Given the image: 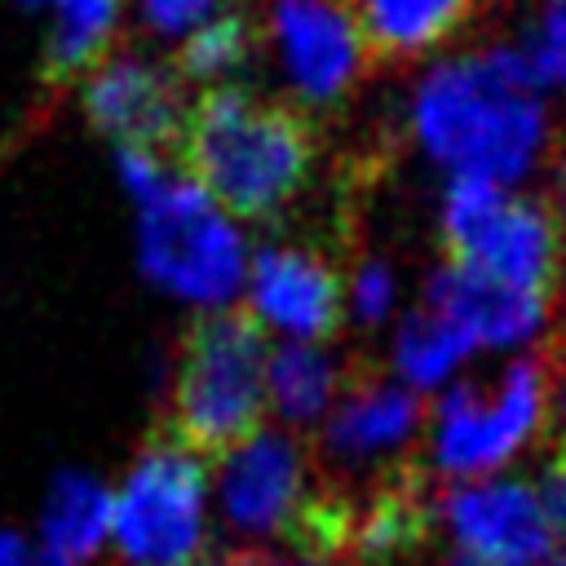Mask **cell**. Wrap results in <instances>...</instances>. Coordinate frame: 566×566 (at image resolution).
Instances as JSON below:
<instances>
[{"label":"cell","instance_id":"ac0fdd59","mask_svg":"<svg viewBox=\"0 0 566 566\" xmlns=\"http://www.w3.org/2000/svg\"><path fill=\"white\" fill-rule=\"evenodd\" d=\"M340 376L318 345H283L270 354V407L292 429H310L318 416L332 411Z\"/></svg>","mask_w":566,"mask_h":566},{"label":"cell","instance_id":"484cf974","mask_svg":"<svg viewBox=\"0 0 566 566\" xmlns=\"http://www.w3.org/2000/svg\"><path fill=\"white\" fill-rule=\"evenodd\" d=\"M35 557L27 553V544L13 531H0V566H31Z\"/></svg>","mask_w":566,"mask_h":566},{"label":"cell","instance_id":"9c48e42d","mask_svg":"<svg viewBox=\"0 0 566 566\" xmlns=\"http://www.w3.org/2000/svg\"><path fill=\"white\" fill-rule=\"evenodd\" d=\"M442 522L460 553L478 566H544L557 539L535 486L509 478L447 491Z\"/></svg>","mask_w":566,"mask_h":566},{"label":"cell","instance_id":"4fadbf2b","mask_svg":"<svg viewBox=\"0 0 566 566\" xmlns=\"http://www.w3.org/2000/svg\"><path fill=\"white\" fill-rule=\"evenodd\" d=\"M424 305L438 310L442 318H451L455 327H464L473 345H495V349L531 340L544 323V296L500 287L455 261L429 279Z\"/></svg>","mask_w":566,"mask_h":566},{"label":"cell","instance_id":"cb8c5ba5","mask_svg":"<svg viewBox=\"0 0 566 566\" xmlns=\"http://www.w3.org/2000/svg\"><path fill=\"white\" fill-rule=\"evenodd\" d=\"M221 0H137L142 22L155 35H181V31H199L203 22H212Z\"/></svg>","mask_w":566,"mask_h":566},{"label":"cell","instance_id":"7a4b0ae2","mask_svg":"<svg viewBox=\"0 0 566 566\" xmlns=\"http://www.w3.org/2000/svg\"><path fill=\"white\" fill-rule=\"evenodd\" d=\"M177 164L230 217L270 221L314 177V128L301 111L248 88H208L186 115Z\"/></svg>","mask_w":566,"mask_h":566},{"label":"cell","instance_id":"30bf717a","mask_svg":"<svg viewBox=\"0 0 566 566\" xmlns=\"http://www.w3.org/2000/svg\"><path fill=\"white\" fill-rule=\"evenodd\" d=\"M88 119L119 142V150H164L181 142L190 106H181V75L146 57H106L84 84Z\"/></svg>","mask_w":566,"mask_h":566},{"label":"cell","instance_id":"5b68a950","mask_svg":"<svg viewBox=\"0 0 566 566\" xmlns=\"http://www.w3.org/2000/svg\"><path fill=\"white\" fill-rule=\"evenodd\" d=\"M142 265L159 287L195 305L230 301L248 274L239 230L190 177H168L142 199Z\"/></svg>","mask_w":566,"mask_h":566},{"label":"cell","instance_id":"2e32d148","mask_svg":"<svg viewBox=\"0 0 566 566\" xmlns=\"http://www.w3.org/2000/svg\"><path fill=\"white\" fill-rule=\"evenodd\" d=\"M371 62H407L447 44L473 13V0H354Z\"/></svg>","mask_w":566,"mask_h":566},{"label":"cell","instance_id":"277c9868","mask_svg":"<svg viewBox=\"0 0 566 566\" xmlns=\"http://www.w3.org/2000/svg\"><path fill=\"white\" fill-rule=\"evenodd\" d=\"M442 234L451 261L526 296H544L557 279L562 234L544 203L509 199L482 177H451L442 195Z\"/></svg>","mask_w":566,"mask_h":566},{"label":"cell","instance_id":"ffe728a7","mask_svg":"<svg viewBox=\"0 0 566 566\" xmlns=\"http://www.w3.org/2000/svg\"><path fill=\"white\" fill-rule=\"evenodd\" d=\"M252 53H256V27L248 22V13H221L186 35V44L177 53V75L181 80H221V75L243 71L252 62Z\"/></svg>","mask_w":566,"mask_h":566},{"label":"cell","instance_id":"f1b7e54d","mask_svg":"<svg viewBox=\"0 0 566 566\" xmlns=\"http://www.w3.org/2000/svg\"><path fill=\"white\" fill-rule=\"evenodd\" d=\"M31 566H71V562H62V557H53V553H44V557H35Z\"/></svg>","mask_w":566,"mask_h":566},{"label":"cell","instance_id":"603a6c76","mask_svg":"<svg viewBox=\"0 0 566 566\" xmlns=\"http://www.w3.org/2000/svg\"><path fill=\"white\" fill-rule=\"evenodd\" d=\"M394 296H398V283H394V270L385 261H363L354 270L349 301H354V314L363 323H380L394 310Z\"/></svg>","mask_w":566,"mask_h":566},{"label":"cell","instance_id":"d4e9b609","mask_svg":"<svg viewBox=\"0 0 566 566\" xmlns=\"http://www.w3.org/2000/svg\"><path fill=\"white\" fill-rule=\"evenodd\" d=\"M535 495H539V504H544L553 531L566 535V447H557V451L544 460L539 482H535Z\"/></svg>","mask_w":566,"mask_h":566},{"label":"cell","instance_id":"83f0119b","mask_svg":"<svg viewBox=\"0 0 566 566\" xmlns=\"http://www.w3.org/2000/svg\"><path fill=\"white\" fill-rule=\"evenodd\" d=\"M553 402H557V416L566 420V371L553 380Z\"/></svg>","mask_w":566,"mask_h":566},{"label":"cell","instance_id":"8fae6325","mask_svg":"<svg viewBox=\"0 0 566 566\" xmlns=\"http://www.w3.org/2000/svg\"><path fill=\"white\" fill-rule=\"evenodd\" d=\"M221 513L243 535H287L301 504L310 500L305 455L287 433L261 429L230 455L217 473Z\"/></svg>","mask_w":566,"mask_h":566},{"label":"cell","instance_id":"9a60e30c","mask_svg":"<svg viewBox=\"0 0 566 566\" xmlns=\"http://www.w3.org/2000/svg\"><path fill=\"white\" fill-rule=\"evenodd\" d=\"M429 526H433V509H429L424 482L407 469L389 473L367 500V509L358 513L354 557L363 566H398L424 548Z\"/></svg>","mask_w":566,"mask_h":566},{"label":"cell","instance_id":"6da1fadb","mask_svg":"<svg viewBox=\"0 0 566 566\" xmlns=\"http://www.w3.org/2000/svg\"><path fill=\"white\" fill-rule=\"evenodd\" d=\"M411 133L455 177L509 186L548 142L539 84L513 44L433 66L411 97Z\"/></svg>","mask_w":566,"mask_h":566},{"label":"cell","instance_id":"d6986e66","mask_svg":"<svg viewBox=\"0 0 566 566\" xmlns=\"http://www.w3.org/2000/svg\"><path fill=\"white\" fill-rule=\"evenodd\" d=\"M478 345L469 340L464 327H455L451 318H442L438 310L420 305L416 314L402 318L398 336H394V363L407 376V385L416 389H433L442 385Z\"/></svg>","mask_w":566,"mask_h":566},{"label":"cell","instance_id":"44dd1931","mask_svg":"<svg viewBox=\"0 0 566 566\" xmlns=\"http://www.w3.org/2000/svg\"><path fill=\"white\" fill-rule=\"evenodd\" d=\"M119 0H62L57 4V31L49 44V75H75L93 62H102V49L115 31Z\"/></svg>","mask_w":566,"mask_h":566},{"label":"cell","instance_id":"4316f807","mask_svg":"<svg viewBox=\"0 0 566 566\" xmlns=\"http://www.w3.org/2000/svg\"><path fill=\"white\" fill-rule=\"evenodd\" d=\"M190 566H261V557H252V553H203Z\"/></svg>","mask_w":566,"mask_h":566},{"label":"cell","instance_id":"4dcf8cb0","mask_svg":"<svg viewBox=\"0 0 566 566\" xmlns=\"http://www.w3.org/2000/svg\"><path fill=\"white\" fill-rule=\"evenodd\" d=\"M544 566H566V557H548V562H544Z\"/></svg>","mask_w":566,"mask_h":566},{"label":"cell","instance_id":"1f68e13d","mask_svg":"<svg viewBox=\"0 0 566 566\" xmlns=\"http://www.w3.org/2000/svg\"><path fill=\"white\" fill-rule=\"evenodd\" d=\"M53 4H62V0H53Z\"/></svg>","mask_w":566,"mask_h":566},{"label":"cell","instance_id":"52a82bcc","mask_svg":"<svg viewBox=\"0 0 566 566\" xmlns=\"http://www.w3.org/2000/svg\"><path fill=\"white\" fill-rule=\"evenodd\" d=\"M548 398V367L539 358H517L504 376L482 385H455L442 394L433 416V464L455 478H478L513 460L539 429Z\"/></svg>","mask_w":566,"mask_h":566},{"label":"cell","instance_id":"7402d4cb","mask_svg":"<svg viewBox=\"0 0 566 566\" xmlns=\"http://www.w3.org/2000/svg\"><path fill=\"white\" fill-rule=\"evenodd\" d=\"M531 66L535 84H566V0H539L522 40L513 44Z\"/></svg>","mask_w":566,"mask_h":566},{"label":"cell","instance_id":"8992f818","mask_svg":"<svg viewBox=\"0 0 566 566\" xmlns=\"http://www.w3.org/2000/svg\"><path fill=\"white\" fill-rule=\"evenodd\" d=\"M203 460L172 438L150 442L115 495V544L128 566H190L203 557Z\"/></svg>","mask_w":566,"mask_h":566},{"label":"cell","instance_id":"ba28073f","mask_svg":"<svg viewBox=\"0 0 566 566\" xmlns=\"http://www.w3.org/2000/svg\"><path fill=\"white\" fill-rule=\"evenodd\" d=\"M270 35L292 88L310 106H336L371 57L354 0H279L270 13Z\"/></svg>","mask_w":566,"mask_h":566},{"label":"cell","instance_id":"3957f363","mask_svg":"<svg viewBox=\"0 0 566 566\" xmlns=\"http://www.w3.org/2000/svg\"><path fill=\"white\" fill-rule=\"evenodd\" d=\"M270 407V345L256 314L217 310L186 327L168 438L186 451L230 455L261 433Z\"/></svg>","mask_w":566,"mask_h":566},{"label":"cell","instance_id":"e0dca14e","mask_svg":"<svg viewBox=\"0 0 566 566\" xmlns=\"http://www.w3.org/2000/svg\"><path fill=\"white\" fill-rule=\"evenodd\" d=\"M40 531H44V553L62 562H80L97 553V544L115 531V495L84 473H62L49 491Z\"/></svg>","mask_w":566,"mask_h":566},{"label":"cell","instance_id":"7c38bea8","mask_svg":"<svg viewBox=\"0 0 566 566\" xmlns=\"http://www.w3.org/2000/svg\"><path fill=\"white\" fill-rule=\"evenodd\" d=\"M252 314L301 345L327 340L340 327V279L314 248H261L248 265Z\"/></svg>","mask_w":566,"mask_h":566},{"label":"cell","instance_id":"f546056e","mask_svg":"<svg viewBox=\"0 0 566 566\" xmlns=\"http://www.w3.org/2000/svg\"><path fill=\"white\" fill-rule=\"evenodd\" d=\"M447 566H478V562H469V557H455V562H447Z\"/></svg>","mask_w":566,"mask_h":566},{"label":"cell","instance_id":"5bb4252c","mask_svg":"<svg viewBox=\"0 0 566 566\" xmlns=\"http://www.w3.org/2000/svg\"><path fill=\"white\" fill-rule=\"evenodd\" d=\"M420 424V398L411 385L363 376L345 389L327 420V455L340 464H363L402 447Z\"/></svg>","mask_w":566,"mask_h":566}]
</instances>
